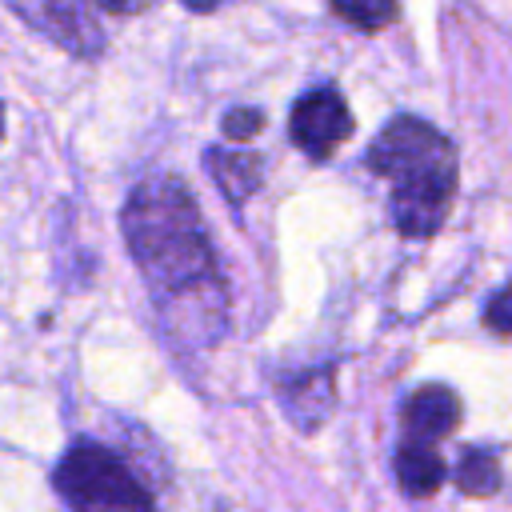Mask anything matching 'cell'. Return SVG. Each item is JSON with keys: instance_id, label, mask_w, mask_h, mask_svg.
Instances as JSON below:
<instances>
[{"instance_id": "cell-1", "label": "cell", "mask_w": 512, "mask_h": 512, "mask_svg": "<svg viewBox=\"0 0 512 512\" xmlns=\"http://www.w3.org/2000/svg\"><path fill=\"white\" fill-rule=\"evenodd\" d=\"M120 232L164 332L184 348H212L228 332V284L188 184L172 172L144 176L120 208Z\"/></svg>"}, {"instance_id": "cell-13", "label": "cell", "mask_w": 512, "mask_h": 512, "mask_svg": "<svg viewBox=\"0 0 512 512\" xmlns=\"http://www.w3.org/2000/svg\"><path fill=\"white\" fill-rule=\"evenodd\" d=\"M508 296H512L508 284H500V288H492L488 308H484V324H488L496 336H508V328H512V324H508V320H512V316H508Z\"/></svg>"}, {"instance_id": "cell-6", "label": "cell", "mask_w": 512, "mask_h": 512, "mask_svg": "<svg viewBox=\"0 0 512 512\" xmlns=\"http://www.w3.org/2000/svg\"><path fill=\"white\" fill-rule=\"evenodd\" d=\"M276 400L300 432H316L336 408V368L316 364V368H300V372L280 376L276 380Z\"/></svg>"}, {"instance_id": "cell-15", "label": "cell", "mask_w": 512, "mask_h": 512, "mask_svg": "<svg viewBox=\"0 0 512 512\" xmlns=\"http://www.w3.org/2000/svg\"><path fill=\"white\" fill-rule=\"evenodd\" d=\"M180 4H184L188 12H212V8L220 4V0H180Z\"/></svg>"}, {"instance_id": "cell-4", "label": "cell", "mask_w": 512, "mask_h": 512, "mask_svg": "<svg viewBox=\"0 0 512 512\" xmlns=\"http://www.w3.org/2000/svg\"><path fill=\"white\" fill-rule=\"evenodd\" d=\"M32 32L48 36L76 60H96L108 48V36L88 0H4Z\"/></svg>"}, {"instance_id": "cell-7", "label": "cell", "mask_w": 512, "mask_h": 512, "mask_svg": "<svg viewBox=\"0 0 512 512\" xmlns=\"http://www.w3.org/2000/svg\"><path fill=\"white\" fill-rule=\"evenodd\" d=\"M460 424V396L448 384H420L400 404V428L408 440L440 444Z\"/></svg>"}, {"instance_id": "cell-10", "label": "cell", "mask_w": 512, "mask_h": 512, "mask_svg": "<svg viewBox=\"0 0 512 512\" xmlns=\"http://www.w3.org/2000/svg\"><path fill=\"white\" fill-rule=\"evenodd\" d=\"M452 480L464 496H496L500 484H504V468H500V456L484 444H468L452 468Z\"/></svg>"}, {"instance_id": "cell-9", "label": "cell", "mask_w": 512, "mask_h": 512, "mask_svg": "<svg viewBox=\"0 0 512 512\" xmlns=\"http://www.w3.org/2000/svg\"><path fill=\"white\" fill-rule=\"evenodd\" d=\"M392 472H396V484L408 500H428L444 488L448 480V464L444 456L436 452V444H424V440H400L396 456H392Z\"/></svg>"}, {"instance_id": "cell-2", "label": "cell", "mask_w": 512, "mask_h": 512, "mask_svg": "<svg viewBox=\"0 0 512 512\" xmlns=\"http://www.w3.org/2000/svg\"><path fill=\"white\" fill-rule=\"evenodd\" d=\"M364 164L372 176L388 180V216L400 236L428 240L440 232L460 184L456 144L440 128L412 112H400L368 144Z\"/></svg>"}, {"instance_id": "cell-11", "label": "cell", "mask_w": 512, "mask_h": 512, "mask_svg": "<svg viewBox=\"0 0 512 512\" xmlns=\"http://www.w3.org/2000/svg\"><path fill=\"white\" fill-rule=\"evenodd\" d=\"M340 20L360 32H380L400 16V0H328Z\"/></svg>"}, {"instance_id": "cell-12", "label": "cell", "mask_w": 512, "mask_h": 512, "mask_svg": "<svg viewBox=\"0 0 512 512\" xmlns=\"http://www.w3.org/2000/svg\"><path fill=\"white\" fill-rule=\"evenodd\" d=\"M260 128H264V112L260 108H228L220 116V132L228 140H252Z\"/></svg>"}, {"instance_id": "cell-14", "label": "cell", "mask_w": 512, "mask_h": 512, "mask_svg": "<svg viewBox=\"0 0 512 512\" xmlns=\"http://www.w3.org/2000/svg\"><path fill=\"white\" fill-rule=\"evenodd\" d=\"M92 8H100V12H112V16H140V12H148L156 0H88Z\"/></svg>"}, {"instance_id": "cell-5", "label": "cell", "mask_w": 512, "mask_h": 512, "mask_svg": "<svg viewBox=\"0 0 512 512\" xmlns=\"http://www.w3.org/2000/svg\"><path fill=\"white\" fill-rule=\"evenodd\" d=\"M352 128H356L352 108H348V100L340 96L336 84L308 88L288 112V140L308 160H332L336 148L352 136Z\"/></svg>"}, {"instance_id": "cell-8", "label": "cell", "mask_w": 512, "mask_h": 512, "mask_svg": "<svg viewBox=\"0 0 512 512\" xmlns=\"http://www.w3.org/2000/svg\"><path fill=\"white\" fill-rule=\"evenodd\" d=\"M204 168L232 208H244L264 188V156L260 152H236V148L212 144V148H204Z\"/></svg>"}, {"instance_id": "cell-16", "label": "cell", "mask_w": 512, "mask_h": 512, "mask_svg": "<svg viewBox=\"0 0 512 512\" xmlns=\"http://www.w3.org/2000/svg\"><path fill=\"white\" fill-rule=\"evenodd\" d=\"M0 136H4V100H0Z\"/></svg>"}, {"instance_id": "cell-3", "label": "cell", "mask_w": 512, "mask_h": 512, "mask_svg": "<svg viewBox=\"0 0 512 512\" xmlns=\"http://www.w3.org/2000/svg\"><path fill=\"white\" fill-rule=\"evenodd\" d=\"M52 488L68 508H152L156 492L104 440L76 436L52 468Z\"/></svg>"}]
</instances>
